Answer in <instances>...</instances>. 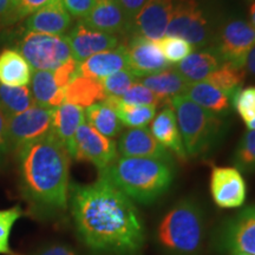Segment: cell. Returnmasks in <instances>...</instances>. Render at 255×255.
Masks as SVG:
<instances>
[{
    "label": "cell",
    "mask_w": 255,
    "mask_h": 255,
    "mask_svg": "<svg viewBox=\"0 0 255 255\" xmlns=\"http://www.w3.org/2000/svg\"><path fill=\"white\" fill-rule=\"evenodd\" d=\"M69 207L85 247L100 255H137L145 244L144 223L127 195L101 176L70 186Z\"/></svg>",
    "instance_id": "obj_1"
},
{
    "label": "cell",
    "mask_w": 255,
    "mask_h": 255,
    "mask_svg": "<svg viewBox=\"0 0 255 255\" xmlns=\"http://www.w3.org/2000/svg\"><path fill=\"white\" fill-rule=\"evenodd\" d=\"M18 152L19 189L32 212L51 218L69 207L70 156L53 132L23 146Z\"/></svg>",
    "instance_id": "obj_2"
},
{
    "label": "cell",
    "mask_w": 255,
    "mask_h": 255,
    "mask_svg": "<svg viewBox=\"0 0 255 255\" xmlns=\"http://www.w3.org/2000/svg\"><path fill=\"white\" fill-rule=\"evenodd\" d=\"M100 175L131 201L150 205L169 190L174 168L167 159L120 156Z\"/></svg>",
    "instance_id": "obj_3"
},
{
    "label": "cell",
    "mask_w": 255,
    "mask_h": 255,
    "mask_svg": "<svg viewBox=\"0 0 255 255\" xmlns=\"http://www.w3.org/2000/svg\"><path fill=\"white\" fill-rule=\"evenodd\" d=\"M205 238V215L193 199L178 201L165 213L155 233L162 255H200Z\"/></svg>",
    "instance_id": "obj_4"
},
{
    "label": "cell",
    "mask_w": 255,
    "mask_h": 255,
    "mask_svg": "<svg viewBox=\"0 0 255 255\" xmlns=\"http://www.w3.org/2000/svg\"><path fill=\"white\" fill-rule=\"evenodd\" d=\"M180 129L184 150L189 157H200L212 150L226 130L225 122L194 103L187 96L178 95L170 100Z\"/></svg>",
    "instance_id": "obj_5"
},
{
    "label": "cell",
    "mask_w": 255,
    "mask_h": 255,
    "mask_svg": "<svg viewBox=\"0 0 255 255\" xmlns=\"http://www.w3.org/2000/svg\"><path fill=\"white\" fill-rule=\"evenodd\" d=\"M19 53L34 71H55L72 58L64 36L25 32L19 41Z\"/></svg>",
    "instance_id": "obj_6"
},
{
    "label": "cell",
    "mask_w": 255,
    "mask_h": 255,
    "mask_svg": "<svg viewBox=\"0 0 255 255\" xmlns=\"http://www.w3.org/2000/svg\"><path fill=\"white\" fill-rule=\"evenodd\" d=\"M53 108L33 105L7 119V141L9 150L19 151L25 145L52 132Z\"/></svg>",
    "instance_id": "obj_7"
},
{
    "label": "cell",
    "mask_w": 255,
    "mask_h": 255,
    "mask_svg": "<svg viewBox=\"0 0 255 255\" xmlns=\"http://www.w3.org/2000/svg\"><path fill=\"white\" fill-rule=\"evenodd\" d=\"M165 36L180 37L194 47H203L210 41L209 24L195 0H174L171 18Z\"/></svg>",
    "instance_id": "obj_8"
},
{
    "label": "cell",
    "mask_w": 255,
    "mask_h": 255,
    "mask_svg": "<svg viewBox=\"0 0 255 255\" xmlns=\"http://www.w3.org/2000/svg\"><path fill=\"white\" fill-rule=\"evenodd\" d=\"M255 47V28L250 21L235 19L223 25L216 37L215 52L222 63L245 69L247 57Z\"/></svg>",
    "instance_id": "obj_9"
},
{
    "label": "cell",
    "mask_w": 255,
    "mask_h": 255,
    "mask_svg": "<svg viewBox=\"0 0 255 255\" xmlns=\"http://www.w3.org/2000/svg\"><path fill=\"white\" fill-rule=\"evenodd\" d=\"M215 246L222 253L255 255V207H247L222 223L215 234Z\"/></svg>",
    "instance_id": "obj_10"
},
{
    "label": "cell",
    "mask_w": 255,
    "mask_h": 255,
    "mask_svg": "<svg viewBox=\"0 0 255 255\" xmlns=\"http://www.w3.org/2000/svg\"><path fill=\"white\" fill-rule=\"evenodd\" d=\"M117 145L87 122L82 123L75 135L72 158L90 162L100 171H103L117 158Z\"/></svg>",
    "instance_id": "obj_11"
},
{
    "label": "cell",
    "mask_w": 255,
    "mask_h": 255,
    "mask_svg": "<svg viewBox=\"0 0 255 255\" xmlns=\"http://www.w3.org/2000/svg\"><path fill=\"white\" fill-rule=\"evenodd\" d=\"M210 194L220 208H240L247 196L246 181L237 168L214 167L210 175Z\"/></svg>",
    "instance_id": "obj_12"
},
{
    "label": "cell",
    "mask_w": 255,
    "mask_h": 255,
    "mask_svg": "<svg viewBox=\"0 0 255 255\" xmlns=\"http://www.w3.org/2000/svg\"><path fill=\"white\" fill-rule=\"evenodd\" d=\"M173 7L174 0H145L143 7L130 23L129 32L158 41L165 36Z\"/></svg>",
    "instance_id": "obj_13"
},
{
    "label": "cell",
    "mask_w": 255,
    "mask_h": 255,
    "mask_svg": "<svg viewBox=\"0 0 255 255\" xmlns=\"http://www.w3.org/2000/svg\"><path fill=\"white\" fill-rule=\"evenodd\" d=\"M64 37L69 43L72 58L78 64L97 53L120 46V39L116 36L92 30L81 21Z\"/></svg>",
    "instance_id": "obj_14"
},
{
    "label": "cell",
    "mask_w": 255,
    "mask_h": 255,
    "mask_svg": "<svg viewBox=\"0 0 255 255\" xmlns=\"http://www.w3.org/2000/svg\"><path fill=\"white\" fill-rule=\"evenodd\" d=\"M129 70L136 77H148L169 68L157 41L135 36L126 46Z\"/></svg>",
    "instance_id": "obj_15"
},
{
    "label": "cell",
    "mask_w": 255,
    "mask_h": 255,
    "mask_svg": "<svg viewBox=\"0 0 255 255\" xmlns=\"http://www.w3.org/2000/svg\"><path fill=\"white\" fill-rule=\"evenodd\" d=\"M72 17L66 11L62 0H52L49 4L38 9L26 18L25 31L33 33L65 36L71 27Z\"/></svg>",
    "instance_id": "obj_16"
},
{
    "label": "cell",
    "mask_w": 255,
    "mask_h": 255,
    "mask_svg": "<svg viewBox=\"0 0 255 255\" xmlns=\"http://www.w3.org/2000/svg\"><path fill=\"white\" fill-rule=\"evenodd\" d=\"M117 152L123 157H146L171 161V155L151 135L148 128H131L122 133Z\"/></svg>",
    "instance_id": "obj_17"
},
{
    "label": "cell",
    "mask_w": 255,
    "mask_h": 255,
    "mask_svg": "<svg viewBox=\"0 0 255 255\" xmlns=\"http://www.w3.org/2000/svg\"><path fill=\"white\" fill-rule=\"evenodd\" d=\"M79 21L92 30L114 36L130 31L129 20L116 0H96L89 14Z\"/></svg>",
    "instance_id": "obj_18"
},
{
    "label": "cell",
    "mask_w": 255,
    "mask_h": 255,
    "mask_svg": "<svg viewBox=\"0 0 255 255\" xmlns=\"http://www.w3.org/2000/svg\"><path fill=\"white\" fill-rule=\"evenodd\" d=\"M122 70H129V64H128L127 47L120 45L84 60L79 64L78 73L83 77L101 81Z\"/></svg>",
    "instance_id": "obj_19"
},
{
    "label": "cell",
    "mask_w": 255,
    "mask_h": 255,
    "mask_svg": "<svg viewBox=\"0 0 255 255\" xmlns=\"http://www.w3.org/2000/svg\"><path fill=\"white\" fill-rule=\"evenodd\" d=\"M150 132L159 144L169 151H173L178 158L187 159L182 137L177 126L176 115L171 105L162 108L161 113L151 122Z\"/></svg>",
    "instance_id": "obj_20"
},
{
    "label": "cell",
    "mask_w": 255,
    "mask_h": 255,
    "mask_svg": "<svg viewBox=\"0 0 255 255\" xmlns=\"http://www.w3.org/2000/svg\"><path fill=\"white\" fill-rule=\"evenodd\" d=\"M84 122L85 110L78 105L64 102L62 105L55 109L52 132L65 145L71 158L73 155L76 131L81 127V124Z\"/></svg>",
    "instance_id": "obj_21"
},
{
    "label": "cell",
    "mask_w": 255,
    "mask_h": 255,
    "mask_svg": "<svg viewBox=\"0 0 255 255\" xmlns=\"http://www.w3.org/2000/svg\"><path fill=\"white\" fill-rule=\"evenodd\" d=\"M194 103L214 115H226L231 110L229 96L207 82L189 83L183 94Z\"/></svg>",
    "instance_id": "obj_22"
},
{
    "label": "cell",
    "mask_w": 255,
    "mask_h": 255,
    "mask_svg": "<svg viewBox=\"0 0 255 255\" xmlns=\"http://www.w3.org/2000/svg\"><path fill=\"white\" fill-rule=\"evenodd\" d=\"M30 90L34 104L45 108H58L65 102V90L57 84L53 71L32 73Z\"/></svg>",
    "instance_id": "obj_23"
},
{
    "label": "cell",
    "mask_w": 255,
    "mask_h": 255,
    "mask_svg": "<svg viewBox=\"0 0 255 255\" xmlns=\"http://www.w3.org/2000/svg\"><path fill=\"white\" fill-rule=\"evenodd\" d=\"M32 68L26 59L13 49L0 53V84L8 87H27L32 78Z\"/></svg>",
    "instance_id": "obj_24"
},
{
    "label": "cell",
    "mask_w": 255,
    "mask_h": 255,
    "mask_svg": "<svg viewBox=\"0 0 255 255\" xmlns=\"http://www.w3.org/2000/svg\"><path fill=\"white\" fill-rule=\"evenodd\" d=\"M222 62L214 49L191 53L176 66V71L189 83L203 82Z\"/></svg>",
    "instance_id": "obj_25"
},
{
    "label": "cell",
    "mask_w": 255,
    "mask_h": 255,
    "mask_svg": "<svg viewBox=\"0 0 255 255\" xmlns=\"http://www.w3.org/2000/svg\"><path fill=\"white\" fill-rule=\"evenodd\" d=\"M107 98L101 82L97 79L83 77L78 73L65 90V102L78 105L84 109L97 102H103Z\"/></svg>",
    "instance_id": "obj_26"
},
{
    "label": "cell",
    "mask_w": 255,
    "mask_h": 255,
    "mask_svg": "<svg viewBox=\"0 0 255 255\" xmlns=\"http://www.w3.org/2000/svg\"><path fill=\"white\" fill-rule=\"evenodd\" d=\"M111 108L117 114L122 124L129 128H143L154 120L157 108L154 105H133L127 104L120 97L107 96L102 102Z\"/></svg>",
    "instance_id": "obj_27"
},
{
    "label": "cell",
    "mask_w": 255,
    "mask_h": 255,
    "mask_svg": "<svg viewBox=\"0 0 255 255\" xmlns=\"http://www.w3.org/2000/svg\"><path fill=\"white\" fill-rule=\"evenodd\" d=\"M142 84L161 97L171 100L175 96L183 95L189 85V82L183 78L176 71V69H167L156 75L144 77Z\"/></svg>",
    "instance_id": "obj_28"
},
{
    "label": "cell",
    "mask_w": 255,
    "mask_h": 255,
    "mask_svg": "<svg viewBox=\"0 0 255 255\" xmlns=\"http://www.w3.org/2000/svg\"><path fill=\"white\" fill-rule=\"evenodd\" d=\"M87 123L96 131L108 138H115L123 129V124L111 108L104 103H96L85 109Z\"/></svg>",
    "instance_id": "obj_29"
},
{
    "label": "cell",
    "mask_w": 255,
    "mask_h": 255,
    "mask_svg": "<svg viewBox=\"0 0 255 255\" xmlns=\"http://www.w3.org/2000/svg\"><path fill=\"white\" fill-rule=\"evenodd\" d=\"M34 101L30 88L8 87L0 84V108L8 117L14 116L33 107Z\"/></svg>",
    "instance_id": "obj_30"
},
{
    "label": "cell",
    "mask_w": 255,
    "mask_h": 255,
    "mask_svg": "<svg viewBox=\"0 0 255 255\" xmlns=\"http://www.w3.org/2000/svg\"><path fill=\"white\" fill-rule=\"evenodd\" d=\"M246 70L235 68L231 64L222 63L214 72H212L203 82L214 85L219 90L225 92L227 96H233L241 85L244 84L246 78Z\"/></svg>",
    "instance_id": "obj_31"
},
{
    "label": "cell",
    "mask_w": 255,
    "mask_h": 255,
    "mask_svg": "<svg viewBox=\"0 0 255 255\" xmlns=\"http://www.w3.org/2000/svg\"><path fill=\"white\" fill-rule=\"evenodd\" d=\"M235 168L240 173L251 174L255 171V130H248L239 142L234 158Z\"/></svg>",
    "instance_id": "obj_32"
},
{
    "label": "cell",
    "mask_w": 255,
    "mask_h": 255,
    "mask_svg": "<svg viewBox=\"0 0 255 255\" xmlns=\"http://www.w3.org/2000/svg\"><path fill=\"white\" fill-rule=\"evenodd\" d=\"M162 55L169 64H180L194 52V47L187 40L175 36H164L157 41Z\"/></svg>",
    "instance_id": "obj_33"
},
{
    "label": "cell",
    "mask_w": 255,
    "mask_h": 255,
    "mask_svg": "<svg viewBox=\"0 0 255 255\" xmlns=\"http://www.w3.org/2000/svg\"><path fill=\"white\" fill-rule=\"evenodd\" d=\"M121 101L127 104L133 105H154V107H167L170 104V100L161 97L155 92H152L150 89H148L142 83H135L130 87L126 94L121 96Z\"/></svg>",
    "instance_id": "obj_34"
},
{
    "label": "cell",
    "mask_w": 255,
    "mask_h": 255,
    "mask_svg": "<svg viewBox=\"0 0 255 255\" xmlns=\"http://www.w3.org/2000/svg\"><path fill=\"white\" fill-rule=\"evenodd\" d=\"M23 216L21 207L14 206L8 209H0V254L14 255L9 245L13 226Z\"/></svg>",
    "instance_id": "obj_35"
},
{
    "label": "cell",
    "mask_w": 255,
    "mask_h": 255,
    "mask_svg": "<svg viewBox=\"0 0 255 255\" xmlns=\"http://www.w3.org/2000/svg\"><path fill=\"white\" fill-rule=\"evenodd\" d=\"M136 76L130 70H122L101 79V84L107 96L121 97L136 83Z\"/></svg>",
    "instance_id": "obj_36"
},
{
    "label": "cell",
    "mask_w": 255,
    "mask_h": 255,
    "mask_svg": "<svg viewBox=\"0 0 255 255\" xmlns=\"http://www.w3.org/2000/svg\"><path fill=\"white\" fill-rule=\"evenodd\" d=\"M233 97V105L245 123L255 119V87L239 89Z\"/></svg>",
    "instance_id": "obj_37"
},
{
    "label": "cell",
    "mask_w": 255,
    "mask_h": 255,
    "mask_svg": "<svg viewBox=\"0 0 255 255\" xmlns=\"http://www.w3.org/2000/svg\"><path fill=\"white\" fill-rule=\"evenodd\" d=\"M52 0H14L13 7L6 18L5 23H15L26 17H30L38 9L49 4Z\"/></svg>",
    "instance_id": "obj_38"
},
{
    "label": "cell",
    "mask_w": 255,
    "mask_h": 255,
    "mask_svg": "<svg viewBox=\"0 0 255 255\" xmlns=\"http://www.w3.org/2000/svg\"><path fill=\"white\" fill-rule=\"evenodd\" d=\"M71 17L82 20L94 7L96 0H62Z\"/></svg>",
    "instance_id": "obj_39"
},
{
    "label": "cell",
    "mask_w": 255,
    "mask_h": 255,
    "mask_svg": "<svg viewBox=\"0 0 255 255\" xmlns=\"http://www.w3.org/2000/svg\"><path fill=\"white\" fill-rule=\"evenodd\" d=\"M31 255H79L75 248L66 244L53 242L37 248Z\"/></svg>",
    "instance_id": "obj_40"
},
{
    "label": "cell",
    "mask_w": 255,
    "mask_h": 255,
    "mask_svg": "<svg viewBox=\"0 0 255 255\" xmlns=\"http://www.w3.org/2000/svg\"><path fill=\"white\" fill-rule=\"evenodd\" d=\"M8 141H7V116L0 108V167L4 163L6 155L8 154Z\"/></svg>",
    "instance_id": "obj_41"
},
{
    "label": "cell",
    "mask_w": 255,
    "mask_h": 255,
    "mask_svg": "<svg viewBox=\"0 0 255 255\" xmlns=\"http://www.w3.org/2000/svg\"><path fill=\"white\" fill-rule=\"evenodd\" d=\"M116 2L123 11V13L126 14L129 23H131L139 9L143 7L145 0H116Z\"/></svg>",
    "instance_id": "obj_42"
},
{
    "label": "cell",
    "mask_w": 255,
    "mask_h": 255,
    "mask_svg": "<svg viewBox=\"0 0 255 255\" xmlns=\"http://www.w3.org/2000/svg\"><path fill=\"white\" fill-rule=\"evenodd\" d=\"M14 0H0V20H6L7 15L13 7Z\"/></svg>",
    "instance_id": "obj_43"
},
{
    "label": "cell",
    "mask_w": 255,
    "mask_h": 255,
    "mask_svg": "<svg viewBox=\"0 0 255 255\" xmlns=\"http://www.w3.org/2000/svg\"><path fill=\"white\" fill-rule=\"evenodd\" d=\"M245 70H246V73H248V75L255 77V47L251 51V53L247 57Z\"/></svg>",
    "instance_id": "obj_44"
},
{
    "label": "cell",
    "mask_w": 255,
    "mask_h": 255,
    "mask_svg": "<svg viewBox=\"0 0 255 255\" xmlns=\"http://www.w3.org/2000/svg\"><path fill=\"white\" fill-rule=\"evenodd\" d=\"M250 23L253 25V27L255 28V0L252 2L251 7H250Z\"/></svg>",
    "instance_id": "obj_45"
},
{
    "label": "cell",
    "mask_w": 255,
    "mask_h": 255,
    "mask_svg": "<svg viewBox=\"0 0 255 255\" xmlns=\"http://www.w3.org/2000/svg\"><path fill=\"white\" fill-rule=\"evenodd\" d=\"M246 126H247V128L250 130H255V119L250 121V122H247Z\"/></svg>",
    "instance_id": "obj_46"
},
{
    "label": "cell",
    "mask_w": 255,
    "mask_h": 255,
    "mask_svg": "<svg viewBox=\"0 0 255 255\" xmlns=\"http://www.w3.org/2000/svg\"><path fill=\"white\" fill-rule=\"evenodd\" d=\"M229 255H250V254H246V253H232Z\"/></svg>",
    "instance_id": "obj_47"
}]
</instances>
